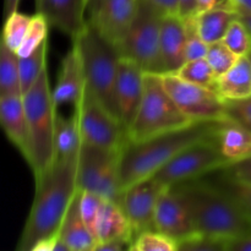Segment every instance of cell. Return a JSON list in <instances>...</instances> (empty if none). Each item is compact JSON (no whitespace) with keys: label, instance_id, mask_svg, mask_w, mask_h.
I'll return each mask as SVG.
<instances>
[{"label":"cell","instance_id":"6da1fadb","mask_svg":"<svg viewBox=\"0 0 251 251\" xmlns=\"http://www.w3.org/2000/svg\"><path fill=\"white\" fill-rule=\"evenodd\" d=\"M78 156L58 158L53 166L36 178V194L17 251H31L44 238L59 234L61 223L78 193Z\"/></svg>","mask_w":251,"mask_h":251},{"label":"cell","instance_id":"7a4b0ae2","mask_svg":"<svg viewBox=\"0 0 251 251\" xmlns=\"http://www.w3.org/2000/svg\"><path fill=\"white\" fill-rule=\"evenodd\" d=\"M171 188L188 207L199 234L223 240L227 244L251 234L250 218L216 184L200 178Z\"/></svg>","mask_w":251,"mask_h":251},{"label":"cell","instance_id":"3957f363","mask_svg":"<svg viewBox=\"0 0 251 251\" xmlns=\"http://www.w3.org/2000/svg\"><path fill=\"white\" fill-rule=\"evenodd\" d=\"M216 122H196L183 129L144 141H129L120 152V181L123 190L153 176L183 150L213 136Z\"/></svg>","mask_w":251,"mask_h":251},{"label":"cell","instance_id":"277c9868","mask_svg":"<svg viewBox=\"0 0 251 251\" xmlns=\"http://www.w3.org/2000/svg\"><path fill=\"white\" fill-rule=\"evenodd\" d=\"M22 96L29 135V158L27 163L32 168L36 179L48 171L56 161L54 139L58 107L53 100L48 69L41 74L34 85Z\"/></svg>","mask_w":251,"mask_h":251},{"label":"cell","instance_id":"5b68a950","mask_svg":"<svg viewBox=\"0 0 251 251\" xmlns=\"http://www.w3.org/2000/svg\"><path fill=\"white\" fill-rule=\"evenodd\" d=\"M73 44L82 60L87 87L112 114L119 118L115 100L118 64L122 56L119 49L88 21L83 31L73 39Z\"/></svg>","mask_w":251,"mask_h":251},{"label":"cell","instance_id":"8992f818","mask_svg":"<svg viewBox=\"0 0 251 251\" xmlns=\"http://www.w3.org/2000/svg\"><path fill=\"white\" fill-rule=\"evenodd\" d=\"M167 92L159 74L145 75V90L134 122L127 129L129 141H144L194 124Z\"/></svg>","mask_w":251,"mask_h":251},{"label":"cell","instance_id":"52a82bcc","mask_svg":"<svg viewBox=\"0 0 251 251\" xmlns=\"http://www.w3.org/2000/svg\"><path fill=\"white\" fill-rule=\"evenodd\" d=\"M163 15L144 0H137V10L120 55L135 61L145 73L163 75L161 59V28Z\"/></svg>","mask_w":251,"mask_h":251},{"label":"cell","instance_id":"ba28073f","mask_svg":"<svg viewBox=\"0 0 251 251\" xmlns=\"http://www.w3.org/2000/svg\"><path fill=\"white\" fill-rule=\"evenodd\" d=\"M120 152L82 142L77 158L78 189L119 203L124 191L120 181Z\"/></svg>","mask_w":251,"mask_h":251},{"label":"cell","instance_id":"9c48e42d","mask_svg":"<svg viewBox=\"0 0 251 251\" xmlns=\"http://www.w3.org/2000/svg\"><path fill=\"white\" fill-rule=\"evenodd\" d=\"M74 112L77 115L82 142L109 151H122L127 141L126 127L88 87Z\"/></svg>","mask_w":251,"mask_h":251},{"label":"cell","instance_id":"30bf717a","mask_svg":"<svg viewBox=\"0 0 251 251\" xmlns=\"http://www.w3.org/2000/svg\"><path fill=\"white\" fill-rule=\"evenodd\" d=\"M225 167H227V162L221 154L212 136L186 147L162 167L153 178L163 185L174 186L222 171Z\"/></svg>","mask_w":251,"mask_h":251},{"label":"cell","instance_id":"8fae6325","mask_svg":"<svg viewBox=\"0 0 251 251\" xmlns=\"http://www.w3.org/2000/svg\"><path fill=\"white\" fill-rule=\"evenodd\" d=\"M167 92L184 114L194 122H220L227 118L226 100L217 91L186 81L176 74H163Z\"/></svg>","mask_w":251,"mask_h":251},{"label":"cell","instance_id":"7c38bea8","mask_svg":"<svg viewBox=\"0 0 251 251\" xmlns=\"http://www.w3.org/2000/svg\"><path fill=\"white\" fill-rule=\"evenodd\" d=\"M136 10L137 0H88L87 21L120 49Z\"/></svg>","mask_w":251,"mask_h":251},{"label":"cell","instance_id":"4fadbf2b","mask_svg":"<svg viewBox=\"0 0 251 251\" xmlns=\"http://www.w3.org/2000/svg\"><path fill=\"white\" fill-rule=\"evenodd\" d=\"M166 188L168 186L151 176L123 191L119 205L129 220L134 239L140 233L154 229L157 202Z\"/></svg>","mask_w":251,"mask_h":251},{"label":"cell","instance_id":"5bb4252c","mask_svg":"<svg viewBox=\"0 0 251 251\" xmlns=\"http://www.w3.org/2000/svg\"><path fill=\"white\" fill-rule=\"evenodd\" d=\"M154 229L168 235L178 245L196 234L188 207L171 186L164 189L158 199L154 213Z\"/></svg>","mask_w":251,"mask_h":251},{"label":"cell","instance_id":"9a60e30c","mask_svg":"<svg viewBox=\"0 0 251 251\" xmlns=\"http://www.w3.org/2000/svg\"><path fill=\"white\" fill-rule=\"evenodd\" d=\"M145 73L135 61L120 56L118 64L115 100L119 118L126 130L134 122L145 90Z\"/></svg>","mask_w":251,"mask_h":251},{"label":"cell","instance_id":"2e32d148","mask_svg":"<svg viewBox=\"0 0 251 251\" xmlns=\"http://www.w3.org/2000/svg\"><path fill=\"white\" fill-rule=\"evenodd\" d=\"M37 12L49 25L75 39L87 25V0H36Z\"/></svg>","mask_w":251,"mask_h":251},{"label":"cell","instance_id":"e0dca14e","mask_svg":"<svg viewBox=\"0 0 251 251\" xmlns=\"http://www.w3.org/2000/svg\"><path fill=\"white\" fill-rule=\"evenodd\" d=\"M87 82L82 60L77 48L73 44V48L61 59L58 81L53 88V100L55 105L73 104V107L80 103L85 95Z\"/></svg>","mask_w":251,"mask_h":251},{"label":"cell","instance_id":"ac0fdd59","mask_svg":"<svg viewBox=\"0 0 251 251\" xmlns=\"http://www.w3.org/2000/svg\"><path fill=\"white\" fill-rule=\"evenodd\" d=\"M0 122L7 139L28 161L29 135L24 96L0 95Z\"/></svg>","mask_w":251,"mask_h":251},{"label":"cell","instance_id":"d6986e66","mask_svg":"<svg viewBox=\"0 0 251 251\" xmlns=\"http://www.w3.org/2000/svg\"><path fill=\"white\" fill-rule=\"evenodd\" d=\"M213 141L227 166L251 156V131L229 118L216 122Z\"/></svg>","mask_w":251,"mask_h":251},{"label":"cell","instance_id":"ffe728a7","mask_svg":"<svg viewBox=\"0 0 251 251\" xmlns=\"http://www.w3.org/2000/svg\"><path fill=\"white\" fill-rule=\"evenodd\" d=\"M186 27L180 16H164L161 28V59L163 74H174L186 61Z\"/></svg>","mask_w":251,"mask_h":251},{"label":"cell","instance_id":"44dd1931","mask_svg":"<svg viewBox=\"0 0 251 251\" xmlns=\"http://www.w3.org/2000/svg\"><path fill=\"white\" fill-rule=\"evenodd\" d=\"M59 238L69 251H95L97 240L86 226L81 213V190L76 194L59 230Z\"/></svg>","mask_w":251,"mask_h":251},{"label":"cell","instance_id":"7402d4cb","mask_svg":"<svg viewBox=\"0 0 251 251\" xmlns=\"http://www.w3.org/2000/svg\"><path fill=\"white\" fill-rule=\"evenodd\" d=\"M95 237L97 240V247L118 239L129 240L132 243L134 235L131 226L119 203L105 199L98 216Z\"/></svg>","mask_w":251,"mask_h":251},{"label":"cell","instance_id":"603a6c76","mask_svg":"<svg viewBox=\"0 0 251 251\" xmlns=\"http://www.w3.org/2000/svg\"><path fill=\"white\" fill-rule=\"evenodd\" d=\"M217 92L225 100L251 97V59L249 55L239 56L234 65L218 77Z\"/></svg>","mask_w":251,"mask_h":251},{"label":"cell","instance_id":"cb8c5ba5","mask_svg":"<svg viewBox=\"0 0 251 251\" xmlns=\"http://www.w3.org/2000/svg\"><path fill=\"white\" fill-rule=\"evenodd\" d=\"M238 19L235 10H211L195 15L199 34L207 44L223 41L226 33Z\"/></svg>","mask_w":251,"mask_h":251},{"label":"cell","instance_id":"d4e9b609","mask_svg":"<svg viewBox=\"0 0 251 251\" xmlns=\"http://www.w3.org/2000/svg\"><path fill=\"white\" fill-rule=\"evenodd\" d=\"M54 144H55L56 159L78 156L82 139H81L77 115L75 112L71 117H64L60 113L56 114Z\"/></svg>","mask_w":251,"mask_h":251},{"label":"cell","instance_id":"484cf974","mask_svg":"<svg viewBox=\"0 0 251 251\" xmlns=\"http://www.w3.org/2000/svg\"><path fill=\"white\" fill-rule=\"evenodd\" d=\"M19 55L1 43L0 47V95H22Z\"/></svg>","mask_w":251,"mask_h":251},{"label":"cell","instance_id":"4316f807","mask_svg":"<svg viewBox=\"0 0 251 251\" xmlns=\"http://www.w3.org/2000/svg\"><path fill=\"white\" fill-rule=\"evenodd\" d=\"M47 51H48V39L42 43L33 53L27 56H19L20 82L21 93H26L34 85L41 74L47 69Z\"/></svg>","mask_w":251,"mask_h":251},{"label":"cell","instance_id":"83f0119b","mask_svg":"<svg viewBox=\"0 0 251 251\" xmlns=\"http://www.w3.org/2000/svg\"><path fill=\"white\" fill-rule=\"evenodd\" d=\"M174 74L196 85L217 91L218 76L206 58L185 61L181 68Z\"/></svg>","mask_w":251,"mask_h":251},{"label":"cell","instance_id":"f1b7e54d","mask_svg":"<svg viewBox=\"0 0 251 251\" xmlns=\"http://www.w3.org/2000/svg\"><path fill=\"white\" fill-rule=\"evenodd\" d=\"M213 184L228 194L251 221V184L237 180L225 172L213 181Z\"/></svg>","mask_w":251,"mask_h":251},{"label":"cell","instance_id":"f546056e","mask_svg":"<svg viewBox=\"0 0 251 251\" xmlns=\"http://www.w3.org/2000/svg\"><path fill=\"white\" fill-rule=\"evenodd\" d=\"M31 19L32 16L22 14L19 10L5 17L2 44H5L7 48L14 51L19 50L25 37H26Z\"/></svg>","mask_w":251,"mask_h":251},{"label":"cell","instance_id":"4dcf8cb0","mask_svg":"<svg viewBox=\"0 0 251 251\" xmlns=\"http://www.w3.org/2000/svg\"><path fill=\"white\" fill-rule=\"evenodd\" d=\"M49 22L47 21L46 17L42 14L37 12L33 15L29 22L28 29H27L26 37H25L24 42H22L21 47L19 50L16 51L17 55L20 58L22 56H27L31 53H33L42 43L48 39V28H49Z\"/></svg>","mask_w":251,"mask_h":251},{"label":"cell","instance_id":"1f68e13d","mask_svg":"<svg viewBox=\"0 0 251 251\" xmlns=\"http://www.w3.org/2000/svg\"><path fill=\"white\" fill-rule=\"evenodd\" d=\"M179 245L168 235L156 229L142 232L132 240L131 251H176Z\"/></svg>","mask_w":251,"mask_h":251},{"label":"cell","instance_id":"d6a6232c","mask_svg":"<svg viewBox=\"0 0 251 251\" xmlns=\"http://www.w3.org/2000/svg\"><path fill=\"white\" fill-rule=\"evenodd\" d=\"M223 42L237 55H249L251 53V33L244 22L239 19V16L229 27L223 38Z\"/></svg>","mask_w":251,"mask_h":251},{"label":"cell","instance_id":"836d02e7","mask_svg":"<svg viewBox=\"0 0 251 251\" xmlns=\"http://www.w3.org/2000/svg\"><path fill=\"white\" fill-rule=\"evenodd\" d=\"M238 58L239 55H237L223 41L210 44L207 55H206V59L211 64L218 77L229 70L238 60Z\"/></svg>","mask_w":251,"mask_h":251},{"label":"cell","instance_id":"e575fe53","mask_svg":"<svg viewBox=\"0 0 251 251\" xmlns=\"http://www.w3.org/2000/svg\"><path fill=\"white\" fill-rule=\"evenodd\" d=\"M186 27V44H185V58L188 60L206 58L210 44L206 43L199 34L195 24V16L183 19Z\"/></svg>","mask_w":251,"mask_h":251},{"label":"cell","instance_id":"d590c367","mask_svg":"<svg viewBox=\"0 0 251 251\" xmlns=\"http://www.w3.org/2000/svg\"><path fill=\"white\" fill-rule=\"evenodd\" d=\"M105 199L91 191L81 190V213L86 226L95 237L98 216ZM96 238V237H95Z\"/></svg>","mask_w":251,"mask_h":251},{"label":"cell","instance_id":"8d00e7d4","mask_svg":"<svg viewBox=\"0 0 251 251\" xmlns=\"http://www.w3.org/2000/svg\"><path fill=\"white\" fill-rule=\"evenodd\" d=\"M226 115L251 131V97L226 100Z\"/></svg>","mask_w":251,"mask_h":251},{"label":"cell","instance_id":"74e56055","mask_svg":"<svg viewBox=\"0 0 251 251\" xmlns=\"http://www.w3.org/2000/svg\"><path fill=\"white\" fill-rule=\"evenodd\" d=\"M227 243L196 233L194 237L179 244L183 251H227Z\"/></svg>","mask_w":251,"mask_h":251},{"label":"cell","instance_id":"f35d334b","mask_svg":"<svg viewBox=\"0 0 251 251\" xmlns=\"http://www.w3.org/2000/svg\"><path fill=\"white\" fill-rule=\"evenodd\" d=\"M226 174L243 183L251 184V156L239 162L229 164L222 169Z\"/></svg>","mask_w":251,"mask_h":251},{"label":"cell","instance_id":"ab89813d","mask_svg":"<svg viewBox=\"0 0 251 251\" xmlns=\"http://www.w3.org/2000/svg\"><path fill=\"white\" fill-rule=\"evenodd\" d=\"M161 12L163 16H179L178 0H144Z\"/></svg>","mask_w":251,"mask_h":251},{"label":"cell","instance_id":"60d3db41","mask_svg":"<svg viewBox=\"0 0 251 251\" xmlns=\"http://www.w3.org/2000/svg\"><path fill=\"white\" fill-rule=\"evenodd\" d=\"M211 10H235L234 0H198V14Z\"/></svg>","mask_w":251,"mask_h":251},{"label":"cell","instance_id":"b9f144b4","mask_svg":"<svg viewBox=\"0 0 251 251\" xmlns=\"http://www.w3.org/2000/svg\"><path fill=\"white\" fill-rule=\"evenodd\" d=\"M179 16L181 19L194 17L198 14V0H178Z\"/></svg>","mask_w":251,"mask_h":251},{"label":"cell","instance_id":"7bdbcfd3","mask_svg":"<svg viewBox=\"0 0 251 251\" xmlns=\"http://www.w3.org/2000/svg\"><path fill=\"white\" fill-rule=\"evenodd\" d=\"M227 251H251V234L230 242Z\"/></svg>","mask_w":251,"mask_h":251},{"label":"cell","instance_id":"ee69618b","mask_svg":"<svg viewBox=\"0 0 251 251\" xmlns=\"http://www.w3.org/2000/svg\"><path fill=\"white\" fill-rule=\"evenodd\" d=\"M20 0H5V17L9 16L12 12L17 11V6H19Z\"/></svg>","mask_w":251,"mask_h":251},{"label":"cell","instance_id":"f6af8a7d","mask_svg":"<svg viewBox=\"0 0 251 251\" xmlns=\"http://www.w3.org/2000/svg\"><path fill=\"white\" fill-rule=\"evenodd\" d=\"M234 6L237 11L251 12V0H234Z\"/></svg>","mask_w":251,"mask_h":251},{"label":"cell","instance_id":"bcb514c9","mask_svg":"<svg viewBox=\"0 0 251 251\" xmlns=\"http://www.w3.org/2000/svg\"><path fill=\"white\" fill-rule=\"evenodd\" d=\"M237 12L239 19L244 22V25L248 27V29H249L251 33V12H248V11H237Z\"/></svg>","mask_w":251,"mask_h":251},{"label":"cell","instance_id":"7dc6e473","mask_svg":"<svg viewBox=\"0 0 251 251\" xmlns=\"http://www.w3.org/2000/svg\"><path fill=\"white\" fill-rule=\"evenodd\" d=\"M249 56H250V59H251V53H250V54H249Z\"/></svg>","mask_w":251,"mask_h":251},{"label":"cell","instance_id":"c3c4849f","mask_svg":"<svg viewBox=\"0 0 251 251\" xmlns=\"http://www.w3.org/2000/svg\"><path fill=\"white\" fill-rule=\"evenodd\" d=\"M87 1H88V0H87Z\"/></svg>","mask_w":251,"mask_h":251}]
</instances>
